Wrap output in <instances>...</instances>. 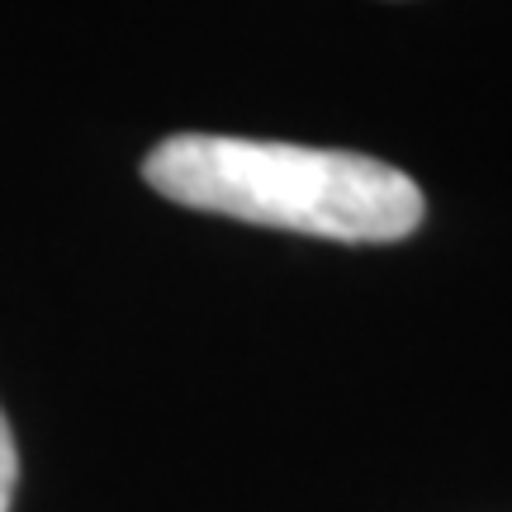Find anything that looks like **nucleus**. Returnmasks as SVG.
<instances>
[{
  "instance_id": "obj_1",
  "label": "nucleus",
  "mask_w": 512,
  "mask_h": 512,
  "mask_svg": "<svg viewBox=\"0 0 512 512\" xmlns=\"http://www.w3.org/2000/svg\"><path fill=\"white\" fill-rule=\"evenodd\" d=\"M143 181L200 214L328 242H403L427 214L418 181L366 152L228 133L162 138L147 152Z\"/></svg>"
},
{
  "instance_id": "obj_2",
  "label": "nucleus",
  "mask_w": 512,
  "mask_h": 512,
  "mask_svg": "<svg viewBox=\"0 0 512 512\" xmlns=\"http://www.w3.org/2000/svg\"><path fill=\"white\" fill-rule=\"evenodd\" d=\"M15 484H19V451H15V432L0 413V512H10L15 503Z\"/></svg>"
}]
</instances>
